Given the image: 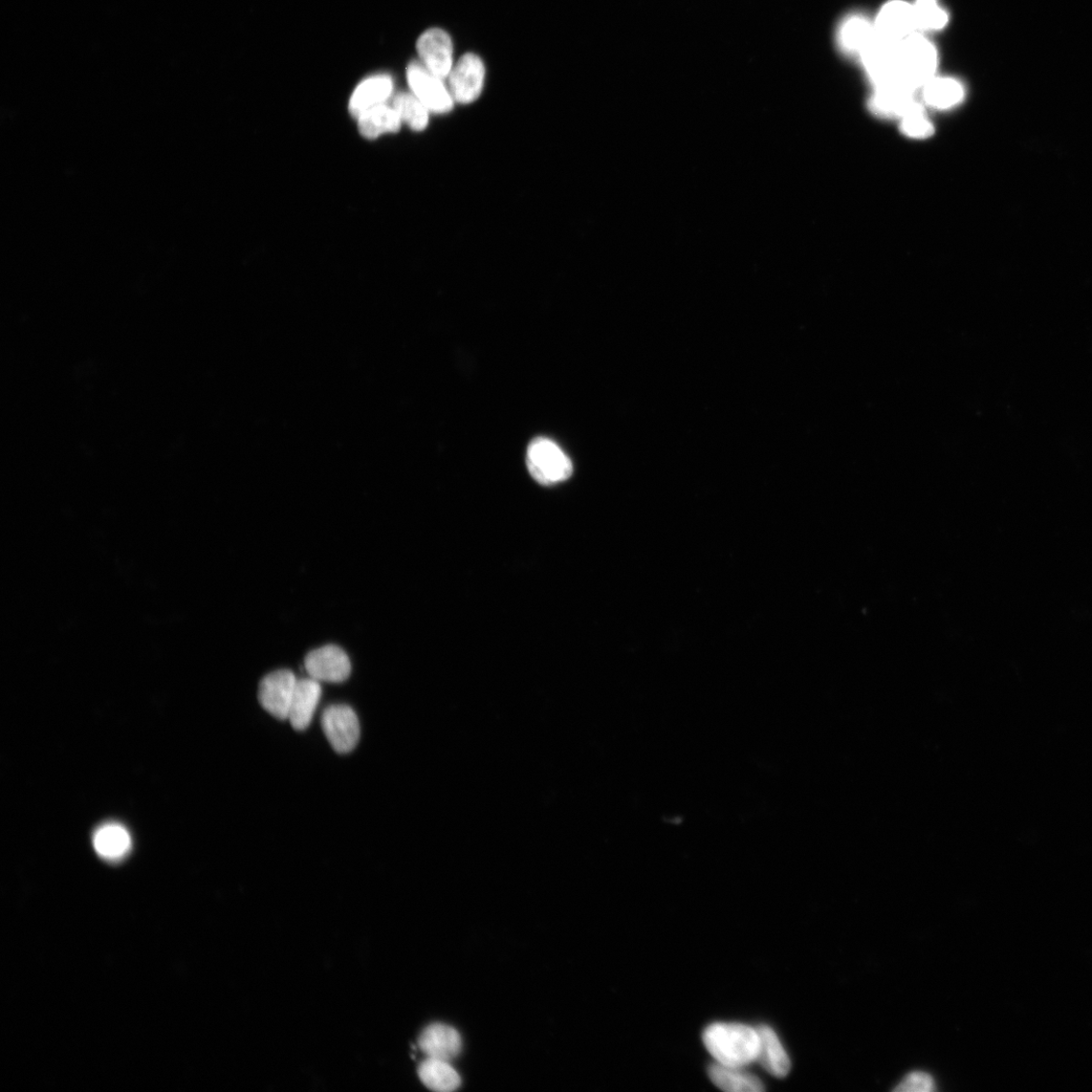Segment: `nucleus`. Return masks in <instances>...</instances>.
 I'll list each match as a JSON object with an SVG mask.
<instances>
[{
	"label": "nucleus",
	"instance_id": "1",
	"mask_svg": "<svg viewBox=\"0 0 1092 1092\" xmlns=\"http://www.w3.org/2000/svg\"><path fill=\"white\" fill-rule=\"evenodd\" d=\"M704 1042L717 1063L727 1066L745 1067L759 1055L757 1029L742 1023H713L705 1030Z\"/></svg>",
	"mask_w": 1092,
	"mask_h": 1092
},
{
	"label": "nucleus",
	"instance_id": "2",
	"mask_svg": "<svg viewBox=\"0 0 1092 1092\" xmlns=\"http://www.w3.org/2000/svg\"><path fill=\"white\" fill-rule=\"evenodd\" d=\"M899 60L901 82L914 91L934 77L937 52L921 35L913 34L900 43Z\"/></svg>",
	"mask_w": 1092,
	"mask_h": 1092
},
{
	"label": "nucleus",
	"instance_id": "3",
	"mask_svg": "<svg viewBox=\"0 0 1092 1092\" xmlns=\"http://www.w3.org/2000/svg\"><path fill=\"white\" fill-rule=\"evenodd\" d=\"M527 464L532 476L542 486L564 482L574 470L569 456L557 444L544 437H538L530 445Z\"/></svg>",
	"mask_w": 1092,
	"mask_h": 1092
},
{
	"label": "nucleus",
	"instance_id": "4",
	"mask_svg": "<svg viewBox=\"0 0 1092 1092\" xmlns=\"http://www.w3.org/2000/svg\"><path fill=\"white\" fill-rule=\"evenodd\" d=\"M407 80L413 95L430 112L447 114L453 108L454 100L444 79L431 73L421 62L412 61L408 65Z\"/></svg>",
	"mask_w": 1092,
	"mask_h": 1092
},
{
	"label": "nucleus",
	"instance_id": "5",
	"mask_svg": "<svg viewBox=\"0 0 1092 1092\" xmlns=\"http://www.w3.org/2000/svg\"><path fill=\"white\" fill-rule=\"evenodd\" d=\"M321 725L336 753L348 754L357 748L360 738V726L359 717L351 706L337 704L327 707L322 713Z\"/></svg>",
	"mask_w": 1092,
	"mask_h": 1092
},
{
	"label": "nucleus",
	"instance_id": "6",
	"mask_svg": "<svg viewBox=\"0 0 1092 1092\" xmlns=\"http://www.w3.org/2000/svg\"><path fill=\"white\" fill-rule=\"evenodd\" d=\"M486 69L484 62L474 53L460 58L448 75V89L454 101L469 104L475 101L484 89Z\"/></svg>",
	"mask_w": 1092,
	"mask_h": 1092
},
{
	"label": "nucleus",
	"instance_id": "7",
	"mask_svg": "<svg viewBox=\"0 0 1092 1092\" xmlns=\"http://www.w3.org/2000/svg\"><path fill=\"white\" fill-rule=\"evenodd\" d=\"M900 43L876 37L862 54L866 72L876 87L902 83L900 78ZM903 84V83H902Z\"/></svg>",
	"mask_w": 1092,
	"mask_h": 1092
},
{
	"label": "nucleus",
	"instance_id": "8",
	"mask_svg": "<svg viewBox=\"0 0 1092 1092\" xmlns=\"http://www.w3.org/2000/svg\"><path fill=\"white\" fill-rule=\"evenodd\" d=\"M304 669L314 680L339 684L345 682L351 675L352 663L340 647L330 645L305 655Z\"/></svg>",
	"mask_w": 1092,
	"mask_h": 1092
},
{
	"label": "nucleus",
	"instance_id": "9",
	"mask_svg": "<svg viewBox=\"0 0 1092 1092\" xmlns=\"http://www.w3.org/2000/svg\"><path fill=\"white\" fill-rule=\"evenodd\" d=\"M297 682L295 674L290 670H278L269 674L259 684V704L273 717L279 720L289 719Z\"/></svg>",
	"mask_w": 1092,
	"mask_h": 1092
},
{
	"label": "nucleus",
	"instance_id": "10",
	"mask_svg": "<svg viewBox=\"0 0 1092 1092\" xmlns=\"http://www.w3.org/2000/svg\"><path fill=\"white\" fill-rule=\"evenodd\" d=\"M421 63L434 75L445 79L453 64V43L447 32L439 28L425 31L417 41Z\"/></svg>",
	"mask_w": 1092,
	"mask_h": 1092
},
{
	"label": "nucleus",
	"instance_id": "11",
	"mask_svg": "<svg viewBox=\"0 0 1092 1092\" xmlns=\"http://www.w3.org/2000/svg\"><path fill=\"white\" fill-rule=\"evenodd\" d=\"M872 112L881 117L905 118L922 104L914 98V90L902 84L876 87L869 103Z\"/></svg>",
	"mask_w": 1092,
	"mask_h": 1092
},
{
	"label": "nucleus",
	"instance_id": "12",
	"mask_svg": "<svg viewBox=\"0 0 1092 1092\" xmlns=\"http://www.w3.org/2000/svg\"><path fill=\"white\" fill-rule=\"evenodd\" d=\"M874 26L878 37L901 43L916 30L913 7L904 0H892L881 9Z\"/></svg>",
	"mask_w": 1092,
	"mask_h": 1092
},
{
	"label": "nucleus",
	"instance_id": "13",
	"mask_svg": "<svg viewBox=\"0 0 1092 1092\" xmlns=\"http://www.w3.org/2000/svg\"><path fill=\"white\" fill-rule=\"evenodd\" d=\"M418 1044L428 1058L450 1061L462 1051V1038L452 1026L433 1023L421 1033Z\"/></svg>",
	"mask_w": 1092,
	"mask_h": 1092
},
{
	"label": "nucleus",
	"instance_id": "14",
	"mask_svg": "<svg viewBox=\"0 0 1092 1092\" xmlns=\"http://www.w3.org/2000/svg\"><path fill=\"white\" fill-rule=\"evenodd\" d=\"M321 696L319 681L312 678L298 680L289 713L290 723L296 731L303 732L310 727Z\"/></svg>",
	"mask_w": 1092,
	"mask_h": 1092
},
{
	"label": "nucleus",
	"instance_id": "15",
	"mask_svg": "<svg viewBox=\"0 0 1092 1092\" xmlns=\"http://www.w3.org/2000/svg\"><path fill=\"white\" fill-rule=\"evenodd\" d=\"M757 1031L760 1037L757 1061L773 1077H788L791 1062L777 1034L768 1025H761Z\"/></svg>",
	"mask_w": 1092,
	"mask_h": 1092
},
{
	"label": "nucleus",
	"instance_id": "16",
	"mask_svg": "<svg viewBox=\"0 0 1092 1092\" xmlns=\"http://www.w3.org/2000/svg\"><path fill=\"white\" fill-rule=\"evenodd\" d=\"M392 79L382 74L371 76L363 80L356 89L349 101V111L359 118L368 109L384 104L392 93Z\"/></svg>",
	"mask_w": 1092,
	"mask_h": 1092
},
{
	"label": "nucleus",
	"instance_id": "17",
	"mask_svg": "<svg viewBox=\"0 0 1092 1092\" xmlns=\"http://www.w3.org/2000/svg\"><path fill=\"white\" fill-rule=\"evenodd\" d=\"M876 37V26L869 19L851 15L841 25L838 42L845 53L862 56Z\"/></svg>",
	"mask_w": 1092,
	"mask_h": 1092
},
{
	"label": "nucleus",
	"instance_id": "18",
	"mask_svg": "<svg viewBox=\"0 0 1092 1092\" xmlns=\"http://www.w3.org/2000/svg\"><path fill=\"white\" fill-rule=\"evenodd\" d=\"M94 847L103 859L118 861L125 858L132 848V839L127 828L118 823H106L98 828Z\"/></svg>",
	"mask_w": 1092,
	"mask_h": 1092
},
{
	"label": "nucleus",
	"instance_id": "19",
	"mask_svg": "<svg viewBox=\"0 0 1092 1092\" xmlns=\"http://www.w3.org/2000/svg\"><path fill=\"white\" fill-rule=\"evenodd\" d=\"M711 1081L720 1089L730 1092H759L763 1084L756 1077L744 1072L742 1067L712 1064L708 1070Z\"/></svg>",
	"mask_w": 1092,
	"mask_h": 1092
},
{
	"label": "nucleus",
	"instance_id": "20",
	"mask_svg": "<svg viewBox=\"0 0 1092 1092\" xmlns=\"http://www.w3.org/2000/svg\"><path fill=\"white\" fill-rule=\"evenodd\" d=\"M418 1075L426 1087L437 1092H451L462 1084L460 1075L445 1060L428 1058L420 1064Z\"/></svg>",
	"mask_w": 1092,
	"mask_h": 1092
},
{
	"label": "nucleus",
	"instance_id": "21",
	"mask_svg": "<svg viewBox=\"0 0 1092 1092\" xmlns=\"http://www.w3.org/2000/svg\"><path fill=\"white\" fill-rule=\"evenodd\" d=\"M402 121L394 107L380 104L368 109L359 118V128L363 137L375 139L386 133H395Z\"/></svg>",
	"mask_w": 1092,
	"mask_h": 1092
},
{
	"label": "nucleus",
	"instance_id": "22",
	"mask_svg": "<svg viewBox=\"0 0 1092 1092\" xmlns=\"http://www.w3.org/2000/svg\"><path fill=\"white\" fill-rule=\"evenodd\" d=\"M923 98L928 105L948 109L963 101L964 87L950 77H933L923 87Z\"/></svg>",
	"mask_w": 1092,
	"mask_h": 1092
},
{
	"label": "nucleus",
	"instance_id": "23",
	"mask_svg": "<svg viewBox=\"0 0 1092 1092\" xmlns=\"http://www.w3.org/2000/svg\"><path fill=\"white\" fill-rule=\"evenodd\" d=\"M912 7L916 30L935 32L948 24V14L937 0H916Z\"/></svg>",
	"mask_w": 1092,
	"mask_h": 1092
},
{
	"label": "nucleus",
	"instance_id": "24",
	"mask_svg": "<svg viewBox=\"0 0 1092 1092\" xmlns=\"http://www.w3.org/2000/svg\"><path fill=\"white\" fill-rule=\"evenodd\" d=\"M392 107L399 115L402 122H405L413 129L422 130L429 122V109L414 95L399 94Z\"/></svg>",
	"mask_w": 1092,
	"mask_h": 1092
},
{
	"label": "nucleus",
	"instance_id": "25",
	"mask_svg": "<svg viewBox=\"0 0 1092 1092\" xmlns=\"http://www.w3.org/2000/svg\"><path fill=\"white\" fill-rule=\"evenodd\" d=\"M902 122L904 133L910 138H927L934 132V127L925 115L922 105L903 118Z\"/></svg>",
	"mask_w": 1092,
	"mask_h": 1092
},
{
	"label": "nucleus",
	"instance_id": "26",
	"mask_svg": "<svg viewBox=\"0 0 1092 1092\" xmlns=\"http://www.w3.org/2000/svg\"><path fill=\"white\" fill-rule=\"evenodd\" d=\"M935 1090L934 1078L922 1072L908 1075L894 1091L899 1092H932Z\"/></svg>",
	"mask_w": 1092,
	"mask_h": 1092
}]
</instances>
